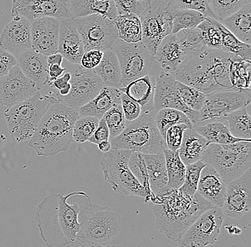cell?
Segmentation results:
<instances>
[{
	"instance_id": "55",
	"label": "cell",
	"mask_w": 251,
	"mask_h": 247,
	"mask_svg": "<svg viewBox=\"0 0 251 247\" xmlns=\"http://www.w3.org/2000/svg\"><path fill=\"white\" fill-rule=\"evenodd\" d=\"M109 128L106 126L104 119L102 118L101 120H100L98 128H97L95 132L94 133L93 135L89 139L88 141L89 143L98 145V144H100L102 141L109 140Z\"/></svg>"
},
{
	"instance_id": "38",
	"label": "cell",
	"mask_w": 251,
	"mask_h": 247,
	"mask_svg": "<svg viewBox=\"0 0 251 247\" xmlns=\"http://www.w3.org/2000/svg\"><path fill=\"white\" fill-rule=\"evenodd\" d=\"M119 39L126 43H138L141 42V23L140 18L133 15L118 16L114 20Z\"/></svg>"
},
{
	"instance_id": "42",
	"label": "cell",
	"mask_w": 251,
	"mask_h": 247,
	"mask_svg": "<svg viewBox=\"0 0 251 247\" xmlns=\"http://www.w3.org/2000/svg\"><path fill=\"white\" fill-rule=\"evenodd\" d=\"M216 21L226 20L236 13L245 4L251 3V0H208Z\"/></svg>"
},
{
	"instance_id": "51",
	"label": "cell",
	"mask_w": 251,
	"mask_h": 247,
	"mask_svg": "<svg viewBox=\"0 0 251 247\" xmlns=\"http://www.w3.org/2000/svg\"><path fill=\"white\" fill-rule=\"evenodd\" d=\"M187 126L184 124L176 125L168 129L165 135V143L166 148L172 151H178L184 131L188 129Z\"/></svg>"
},
{
	"instance_id": "41",
	"label": "cell",
	"mask_w": 251,
	"mask_h": 247,
	"mask_svg": "<svg viewBox=\"0 0 251 247\" xmlns=\"http://www.w3.org/2000/svg\"><path fill=\"white\" fill-rule=\"evenodd\" d=\"M251 61L236 60L230 67V80L233 88L251 89Z\"/></svg>"
},
{
	"instance_id": "25",
	"label": "cell",
	"mask_w": 251,
	"mask_h": 247,
	"mask_svg": "<svg viewBox=\"0 0 251 247\" xmlns=\"http://www.w3.org/2000/svg\"><path fill=\"white\" fill-rule=\"evenodd\" d=\"M156 79L147 75L119 90L140 106L141 113L156 112L153 108Z\"/></svg>"
},
{
	"instance_id": "12",
	"label": "cell",
	"mask_w": 251,
	"mask_h": 247,
	"mask_svg": "<svg viewBox=\"0 0 251 247\" xmlns=\"http://www.w3.org/2000/svg\"><path fill=\"white\" fill-rule=\"evenodd\" d=\"M113 49L120 67L122 88L148 75L154 58L142 42L126 43L119 39Z\"/></svg>"
},
{
	"instance_id": "13",
	"label": "cell",
	"mask_w": 251,
	"mask_h": 247,
	"mask_svg": "<svg viewBox=\"0 0 251 247\" xmlns=\"http://www.w3.org/2000/svg\"><path fill=\"white\" fill-rule=\"evenodd\" d=\"M251 101V89L224 90L207 95L205 104L199 112L200 120L196 126L213 122H223L230 112L247 107Z\"/></svg>"
},
{
	"instance_id": "49",
	"label": "cell",
	"mask_w": 251,
	"mask_h": 247,
	"mask_svg": "<svg viewBox=\"0 0 251 247\" xmlns=\"http://www.w3.org/2000/svg\"><path fill=\"white\" fill-rule=\"evenodd\" d=\"M172 8L174 9H190L201 14L205 19L216 20L214 14L212 12L208 0H194V1H179L171 0Z\"/></svg>"
},
{
	"instance_id": "47",
	"label": "cell",
	"mask_w": 251,
	"mask_h": 247,
	"mask_svg": "<svg viewBox=\"0 0 251 247\" xmlns=\"http://www.w3.org/2000/svg\"><path fill=\"white\" fill-rule=\"evenodd\" d=\"M109 128L110 139L120 135L126 128V118L122 105H114L103 116Z\"/></svg>"
},
{
	"instance_id": "20",
	"label": "cell",
	"mask_w": 251,
	"mask_h": 247,
	"mask_svg": "<svg viewBox=\"0 0 251 247\" xmlns=\"http://www.w3.org/2000/svg\"><path fill=\"white\" fill-rule=\"evenodd\" d=\"M0 47L16 59L31 49V21L24 17H14L0 35Z\"/></svg>"
},
{
	"instance_id": "39",
	"label": "cell",
	"mask_w": 251,
	"mask_h": 247,
	"mask_svg": "<svg viewBox=\"0 0 251 247\" xmlns=\"http://www.w3.org/2000/svg\"><path fill=\"white\" fill-rule=\"evenodd\" d=\"M154 122L164 140L166 131L176 125L184 124L189 129H194V126L187 115L176 109H164L158 111L155 114Z\"/></svg>"
},
{
	"instance_id": "21",
	"label": "cell",
	"mask_w": 251,
	"mask_h": 247,
	"mask_svg": "<svg viewBox=\"0 0 251 247\" xmlns=\"http://www.w3.org/2000/svg\"><path fill=\"white\" fill-rule=\"evenodd\" d=\"M60 21L51 17L31 22V49L49 56L56 54L59 43Z\"/></svg>"
},
{
	"instance_id": "48",
	"label": "cell",
	"mask_w": 251,
	"mask_h": 247,
	"mask_svg": "<svg viewBox=\"0 0 251 247\" xmlns=\"http://www.w3.org/2000/svg\"><path fill=\"white\" fill-rule=\"evenodd\" d=\"M151 0H114L118 15H133L140 17L147 12Z\"/></svg>"
},
{
	"instance_id": "46",
	"label": "cell",
	"mask_w": 251,
	"mask_h": 247,
	"mask_svg": "<svg viewBox=\"0 0 251 247\" xmlns=\"http://www.w3.org/2000/svg\"><path fill=\"white\" fill-rule=\"evenodd\" d=\"M206 165L201 160L186 165V174L183 185L178 190L186 196L193 197L197 191L201 173Z\"/></svg>"
},
{
	"instance_id": "58",
	"label": "cell",
	"mask_w": 251,
	"mask_h": 247,
	"mask_svg": "<svg viewBox=\"0 0 251 247\" xmlns=\"http://www.w3.org/2000/svg\"><path fill=\"white\" fill-rule=\"evenodd\" d=\"M63 56L59 53L47 56V62L49 66L56 64V65L62 66Z\"/></svg>"
},
{
	"instance_id": "15",
	"label": "cell",
	"mask_w": 251,
	"mask_h": 247,
	"mask_svg": "<svg viewBox=\"0 0 251 247\" xmlns=\"http://www.w3.org/2000/svg\"><path fill=\"white\" fill-rule=\"evenodd\" d=\"M70 83L71 90L68 96L56 98L66 106L77 109L90 102L104 87L97 75L81 66L72 74Z\"/></svg>"
},
{
	"instance_id": "45",
	"label": "cell",
	"mask_w": 251,
	"mask_h": 247,
	"mask_svg": "<svg viewBox=\"0 0 251 247\" xmlns=\"http://www.w3.org/2000/svg\"><path fill=\"white\" fill-rule=\"evenodd\" d=\"M176 87L180 99L188 109L199 112L203 108L205 101V95L197 89L176 81Z\"/></svg>"
},
{
	"instance_id": "37",
	"label": "cell",
	"mask_w": 251,
	"mask_h": 247,
	"mask_svg": "<svg viewBox=\"0 0 251 247\" xmlns=\"http://www.w3.org/2000/svg\"><path fill=\"white\" fill-rule=\"evenodd\" d=\"M223 122H226L230 134L235 138L251 140V117L246 107L230 112L224 118Z\"/></svg>"
},
{
	"instance_id": "24",
	"label": "cell",
	"mask_w": 251,
	"mask_h": 247,
	"mask_svg": "<svg viewBox=\"0 0 251 247\" xmlns=\"http://www.w3.org/2000/svg\"><path fill=\"white\" fill-rule=\"evenodd\" d=\"M226 188V184L214 169L208 165L203 168L201 173L196 191L199 195L214 207L221 208L224 203Z\"/></svg>"
},
{
	"instance_id": "61",
	"label": "cell",
	"mask_w": 251,
	"mask_h": 247,
	"mask_svg": "<svg viewBox=\"0 0 251 247\" xmlns=\"http://www.w3.org/2000/svg\"><path fill=\"white\" fill-rule=\"evenodd\" d=\"M97 247H118L117 246H115V245H104V246H103V245H98Z\"/></svg>"
},
{
	"instance_id": "29",
	"label": "cell",
	"mask_w": 251,
	"mask_h": 247,
	"mask_svg": "<svg viewBox=\"0 0 251 247\" xmlns=\"http://www.w3.org/2000/svg\"><path fill=\"white\" fill-rule=\"evenodd\" d=\"M70 4L73 18L98 15L114 21L119 16L114 0H73Z\"/></svg>"
},
{
	"instance_id": "14",
	"label": "cell",
	"mask_w": 251,
	"mask_h": 247,
	"mask_svg": "<svg viewBox=\"0 0 251 247\" xmlns=\"http://www.w3.org/2000/svg\"><path fill=\"white\" fill-rule=\"evenodd\" d=\"M224 214L219 207L203 212L182 234L178 247H205L217 241L224 222Z\"/></svg>"
},
{
	"instance_id": "40",
	"label": "cell",
	"mask_w": 251,
	"mask_h": 247,
	"mask_svg": "<svg viewBox=\"0 0 251 247\" xmlns=\"http://www.w3.org/2000/svg\"><path fill=\"white\" fill-rule=\"evenodd\" d=\"M172 15V34L183 29H195L205 20L201 14L190 9H174Z\"/></svg>"
},
{
	"instance_id": "34",
	"label": "cell",
	"mask_w": 251,
	"mask_h": 247,
	"mask_svg": "<svg viewBox=\"0 0 251 247\" xmlns=\"http://www.w3.org/2000/svg\"><path fill=\"white\" fill-rule=\"evenodd\" d=\"M214 25L221 34V50L229 54H233L239 58L241 60L251 61V45H246L240 42L235 36H233L227 29H226L221 23L213 19H207Z\"/></svg>"
},
{
	"instance_id": "2",
	"label": "cell",
	"mask_w": 251,
	"mask_h": 247,
	"mask_svg": "<svg viewBox=\"0 0 251 247\" xmlns=\"http://www.w3.org/2000/svg\"><path fill=\"white\" fill-rule=\"evenodd\" d=\"M90 198L84 192H75L64 195L52 194L37 205L35 219L41 238L47 247H63L77 242L79 231L78 204H69L67 200L74 195Z\"/></svg>"
},
{
	"instance_id": "35",
	"label": "cell",
	"mask_w": 251,
	"mask_h": 247,
	"mask_svg": "<svg viewBox=\"0 0 251 247\" xmlns=\"http://www.w3.org/2000/svg\"><path fill=\"white\" fill-rule=\"evenodd\" d=\"M175 35L185 60L197 56L207 48L201 31L198 28L183 29Z\"/></svg>"
},
{
	"instance_id": "1",
	"label": "cell",
	"mask_w": 251,
	"mask_h": 247,
	"mask_svg": "<svg viewBox=\"0 0 251 247\" xmlns=\"http://www.w3.org/2000/svg\"><path fill=\"white\" fill-rule=\"evenodd\" d=\"M241 60L233 54L206 48L194 57L186 59L170 73L176 81L197 89L205 96L235 90L230 80L232 62Z\"/></svg>"
},
{
	"instance_id": "36",
	"label": "cell",
	"mask_w": 251,
	"mask_h": 247,
	"mask_svg": "<svg viewBox=\"0 0 251 247\" xmlns=\"http://www.w3.org/2000/svg\"><path fill=\"white\" fill-rule=\"evenodd\" d=\"M168 176V189L178 190L184 182L186 165L183 163L178 151L166 149L164 151Z\"/></svg>"
},
{
	"instance_id": "28",
	"label": "cell",
	"mask_w": 251,
	"mask_h": 247,
	"mask_svg": "<svg viewBox=\"0 0 251 247\" xmlns=\"http://www.w3.org/2000/svg\"><path fill=\"white\" fill-rule=\"evenodd\" d=\"M153 58L166 73L175 71L184 62V56L175 34H171L165 37L157 47Z\"/></svg>"
},
{
	"instance_id": "16",
	"label": "cell",
	"mask_w": 251,
	"mask_h": 247,
	"mask_svg": "<svg viewBox=\"0 0 251 247\" xmlns=\"http://www.w3.org/2000/svg\"><path fill=\"white\" fill-rule=\"evenodd\" d=\"M11 16H22L29 21L51 17L59 21L73 19L69 0H15L12 1Z\"/></svg>"
},
{
	"instance_id": "19",
	"label": "cell",
	"mask_w": 251,
	"mask_h": 247,
	"mask_svg": "<svg viewBox=\"0 0 251 247\" xmlns=\"http://www.w3.org/2000/svg\"><path fill=\"white\" fill-rule=\"evenodd\" d=\"M34 84L16 65L6 76L0 78V105L12 107L38 93Z\"/></svg>"
},
{
	"instance_id": "60",
	"label": "cell",
	"mask_w": 251,
	"mask_h": 247,
	"mask_svg": "<svg viewBox=\"0 0 251 247\" xmlns=\"http://www.w3.org/2000/svg\"><path fill=\"white\" fill-rule=\"evenodd\" d=\"M225 229H226L230 235H233V234L240 235L241 233V230L239 228L237 227V226H231V225L230 226H226Z\"/></svg>"
},
{
	"instance_id": "18",
	"label": "cell",
	"mask_w": 251,
	"mask_h": 247,
	"mask_svg": "<svg viewBox=\"0 0 251 247\" xmlns=\"http://www.w3.org/2000/svg\"><path fill=\"white\" fill-rule=\"evenodd\" d=\"M153 108L156 112L164 109L180 111L187 115L194 128L200 120V112L188 109L180 99L176 87V80L170 73H160L156 79Z\"/></svg>"
},
{
	"instance_id": "5",
	"label": "cell",
	"mask_w": 251,
	"mask_h": 247,
	"mask_svg": "<svg viewBox=\"0 0 251 247\" xmlns=\"http://www.w3.org/2000/svg\"><path fill=\"white\" fill-rule=\"evenodd\" d=\"M79 231L77 242L85 245H108L117 237L122 227V219L108 206L89 201L78 215Z\"/></svg>"
},
{
	"instance_id": "17",
	"label": "cell",
	"mask_w": 251,
	"mask_h": 247,
	"mask_svg": "<svg viewBox=\"0 0 251 247\" xmlns=\"http://www.w3.org/2000/svg\"><path fill=\"white\" fill-rule=\"evenodd\" d=\"M223 213L230 218L241 219L251 209V170L226 184Z\"/></svg>"
},
{
	"instance_id": "30",
	"label": "cell",
	"mask_w": 251,
	"mask_h": 247,
	"mask_svg": "<svg viewBox=\"0 0 251 247\" xmlns=\"http://www.w3.org/2000/svg\"><path fill=\"white\" fill-rule=\"evenodd\" d=\"M209 143L203 136L199 135L194 129H186L183 133V139L178 155L185 165H191L201 159L203 153Z\"/></svg>"
},
{
	"instance_id": "50",
	"label": "cell",
	"mask_w": 251,
	"mask_h": 247,
	"mask_svg": "<svg viewBox=\"0 0 251 247\" xmlns=\"http://www.w3.org/2000/svg\"><path fill=\"white\" fill-rule=\"evenodd\" d=\"M197 28L201 31L204 43L207 48L221 50V33L211 22L205 19Z\"/></svg>"
},
{
	"instance_id": "8",
	"label": "cell",
	"mask_w": 251,
	"mask_h": 247,
	"mask_svg": "<svg viewBox=\"0 0 251 247\" xmlns=\"http://www.w3.org/2000/svg\"><path fill=\"white\" fill-rule=\"evenodd\" d=\"M201 160L216 170L226 184L239 178L251 166V142L209 144Z\"/></svg>"
},
{
	"instance_id": "57",
	"label": "cell",
	"mask_w": 251,
	"mask_h": 247,
	"mask_svg": "<svg viewBox=\"0 0 251 247\" xmlns=\"http://www.w3.org/2000/svg\"><path fill=\"white\" fill-rule=\"evenodd\" d=\"M65 71L66 68H63L62 66L56 65V64L50 65L49 67V84L62 76Z\"/></svg>"
},
{
	"instance_id": "27",
	"label": "cell",
	"mask_w": 251,
	"mask_h": 247,
	"mask_svg": "<svg viewBox=\"0 0 251 247\" xmlns=\"http://www.w3.org/2000/svg\"><path fill=\"white\" fill-rule=\"evenodd\" d=\"M122 94L119 89L103 87L94 99L78 109L79 116L95 117L101 120L114 105L121 104Z\"/></svg>"
},
{
	"instance_id": "54",
	"label": "cell",
	"mask_w": 251,
	"mask_h": 247,
	"mask_svg": "<svg viewBox=\"0 0 251 247\" xmlns=\"http://www.w3.org/2000/svg\"><path fill=\"white\" fill-rule=\"evenodd\" d=\"M17 64L15 56L0 47V78L6 76Z\"/></svg>"
},
{
	"instance_id": "44",
	"label": "cell",
	"mask_w": 251,
	"mask_h": 247,
	"mask_svg": "<svg viewBox=\"0 0 251 247\" xmlns=\"http://www.w3.org/2000/svg\"><path fill=\"white\" fill-rule=\"evenodd\" d=\"M99 123L100 120L95 117H78L74 126L73 140L78 143L88 141L98 128Z\"/></svg>"
},
{
	"instance_id": "31",
	"label": "cell",
	"mask_w": 251,
	"mask_h": 247,
	"mask_svg": "<svg viewBox=\"0 0 251 247\" xmlns=\"http://www.w3.org/2000/svg\"><path fill=\"white\" fill-rule=\"evenodd\" d=\"M91 71L101 79L104 87L118 89L122 88L120 67L113 48L103 51L101 63Z\"/></svg>"
},
{
	"instance_id": "43",
	"label": "cell",
	"mask_w": 251,
	"mask_h": 247,
	"mask_svg": "<svg viewBox=\"0 0 251 247\" xmlns=\"http://www.w3.org/2000/svg\"><path fill=\"white\" fill-rule=\"evenodd\" d=\"M128 166L133 176L139 181V183L148 195L149 202H153L154 197L151 191L147 167L141 153L133 152L128 159Z\"/></svg>"
},
{
	"instance_id": "4",
	"label": "cell",
	"mask_w": 251,
	"mask_h": 247,
	"mask_svg": "<svg viewBox=\"0 0 251 247\" xmlns=\"http://www.w3.org/2000/svg\"><path fill=\"white\" fill-rule=\"evenodd\" d=\"M79 117L78 109L56 102L50 106L39 123L29 146L38 156H54L68 151L73 140V128Z\"/></svg>"
},
{
	"instance_id": "22",
	"label": "cell",
	"mask_w": 251,
	"mask_h": 247,
	"mask_svg": "<svg viewBox=\"0 0 251 247\" xmlns=\"http://www.w3.org/2000/svg\"><path fill=\"white\" fill-rule=\"evenodd\" d=\"M17 61L23 74L34 84L38 91L46 90L49 87L50 67L47 56L30 49L20 54Z\"/></svg>"
},
{
	"instance_id": "10",
	"label": "cell",
	"mask_w": 251,
	"mask_h": 247,
	"mask_svg": "<svg viewBox=\"0 0 251 247\" xmlns=\"http://www.w3.org/2000/svg\"><path fill=\"white\" fill-rule=\"evenodd\" d=\"M173 11L171 0L151 1L150 7L140 17L141 42L153 56L165 37L172 34Z\"/></svg>"
},
{
	"instance_id": "7",
	"label": "cell",
	"mask_w": 251,
	"mask_h": 247,
	"mask_svg": "<svg viewBox=\"0 0 251 247\" xmlns=\"http://www.w3.org/2000/svg\"><path fill=\"white\" fill-rule=\"evenodd\" d=\"M59 101L54 96L38 92L29 99L8 108L4 115L10 135L18 143L30 140L49 108Z\"/></svg>"
},
{
	"instance_id": "6",
	"label": "cell",
	"mask_w": 251,
	"mask_h": 247,
	"mask_svg": "<svg viewBox=\"0 0 251 247\" xmlns=\"http://www.w3.org/2000/svg\"><path fill=\"white\" fill-rule=\"evenodd\" d=\"M156 112L141 113L120 135L110 139L111 149L127 150L146 155L164 153L166 145L155 124Z\"/></svg>"
},
{
	"instance_id": "26",
	"label": "cell",
	"mask_w": 251,
	"mask_h": 247,
	"mask_svg": "<svg viewBox=\"0 0 251 247\" xmlns=\"http://www.w3.org/2000/svg\"><path fill=\"white\" fill-rule=\"evenodd\" d=\"M141 155L147 167L151 191L154 198L169 191L164 153L157 155Z\"/></svg>"
},
{
	"instance_id": "59",
	"label": "cell",
	"mask_w": 251,
	"mask_h": 247,
	"mask_svg": "<svg viewBox=\"0 0 251 247\" xmlns=\"http://www.w3.org/2000/svg\"><path fill=\"white\" fill-rule=\"evenodd\" d=\"M97 145H98L99 150L103 153H108L111 150V143H110L109 140L102 141Z\"/></svg>"
},
{
	"instance_id": "33",
	"label": "cell",
	"mask_w": 251,
	"mask_h": 247,
	"mask_svg": "<svg viewBox=\"0 0 251 247\" xmlns=\"http://www.w3.org/2000/svg\"><path fill=\"white\" fill-rule=\"evenodd\" d=\"M196 132L206 139L209 144L229 145L239 142H251L250 140L235 138L230 134L228 128L223 122H213L194 128Z\"/></svg>"
},
{
	"instance_id": "53",
	"label": "cell",
	"mask_w": 251,
	"mask_h": 247,
	"mask_svg": "<svg viewBox=\"0 0 251 247\" xmlns=\"http://www.w3.org/2000/svg\"><path fill=\"white\" fill-rule=\"evenodd\" d=\"M103 52L98 50H91L84 52L79 66L87 70H92L101 63Z\"/></svg>"
},
{
	"instance_id": "3",
	"label": "cell",
	"mask_w": 251,
	"mask_h": 247,
	"mask_svg": "<svg viewBox=\"0 0 251 247\" xmlns=\"http://www.w3.org/2000/svg\"><path fill=\"white\" fill-rule=\"evenodd\" d=\"M153 202L157 229L176 242L203 212L216 207L197 192L189 197L179 190H169L156 197Z\"/></svg>"
},
{
	"instance_id": "52",
	"label": "cell",
	"mask_w": 251,
	"mask_h": 247,
	"mask_svg": "<svg viewBox=\"0 0 251 247\" xmlns=\"http://www.w3.org/2000/svg\"><path fill=\"white\" fill-rule=\"evenodd\" d=\"M121 105H122L126 120L132 122L140 116L141 113L140 106L123 93L121 96Z\"/></svg>"
},
{
	"instance_id": "9",
	"label": "cell",
	"mask_w": 251,
	"mask_h": 247,
	"mask_svg": "<svg viewBox=\"0 0 251 247\" xmlns=\"http://www.w3.org/2000/svg\"><path fill=\"white\" fill-rule=\"evenodd\" d=\"M132 153L127 150L111 149L104 153L100 162L103 177L114 192L139 197L148 202V195L128 168V159Z\"/></svg>"
},
{
	"instance_id": "32",
	"label": "cell",
	"mask_w": 251,
	"mask_h": 247,
	"mask_svg": "<svg viewBox=\"0 0 251 247\" xmlns=\"http://www.w3.org/2000/svg\"><path fill=\"white\" fill-rule=\"evenodd\" d=\"M220 23L240 42L251 45V3L245 4L234 15Z\"/></svg>"
},
{
	"instance_id": "11",
	"label": "cell",
	"mask_w": 251,
	"mask_h": 247,
	"mask_svg": "<svg viewBox=\"0 0 251 247\" xmlns=\"http://www.w3.org/2000/svg\"><path fill=\"white\" fill-rule=\"evenodd\" d=\"M82 40L84 52L98 50L102 52L114 47L119 36L114 21L101 15L73 18Z\"/></svg>"
},
{
	"instance_id": "56",
	"label": "cell",
	"mask_w": 251,
	"mask_h": 247,
	"mask_svg": "<svg viewBox=\"0 0 251 247\" xmlns=\"http://www.w3.org/2000/svg\"><path fill=\"white\" fill-rule=\"evenodd\" d=\"M71 77H72V74L70 72H67V73H64L62 76L58 78L55 81L50 82L48 84V87L50 88L60 90L61 89H64L70 82Z\"/></svg>"
},
{
	"instance_id": "23",
	"label": "cell",
	"mask_w": 251,
	"mask_h": 247,
	"mask_svg": "<svg viewBox=\"0 0 251 247\" xmlns=\"http://www.w3.org/2000/svg\"><path fill=\"white\" fill-rule=\"evenodd\" d=\"M57 53L73 64H80L84 55L82 40L72 19L60 21Z\"/></svg>"
}]
</instances>
